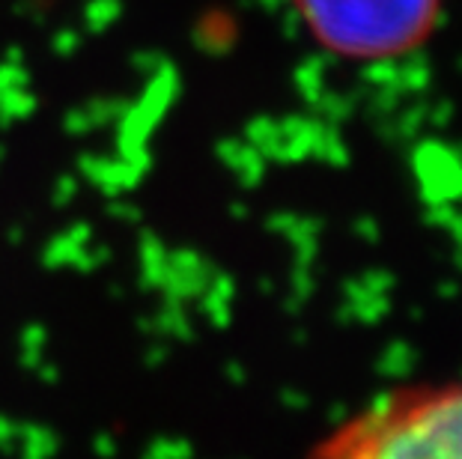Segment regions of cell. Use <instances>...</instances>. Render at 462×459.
<instances>
[{
    "instance_id": "obj_2",
    "label": "cell",
    "mask_w": 462,
    "mask_h": 459,
    "mask_svg": "<svg viewBox=\"0 0 462 459\" xmlns=\"http://www.w3.org/2000/svg\"><path fill=\"white\" fill-rule=\"evenodd\" d=\"M317 42L343 60H391L436 33L441 0H290Z\"/></svg>"
},
{
    "instance_id": "obj_1",
    "label": "cell",
    "mask_w": 462,
    "mask_h": 459,
    "mask_svg": "<svg viewBox=\"0 0 462 459\" xmlns=\"http://www.w3.org/2000/svg\"><path fill=\"white\" fill-rule=\"evenodd\" d=\"M313 456L462 459V382L391 390L334 427Z\"/></svg>"
}]
</instances>
